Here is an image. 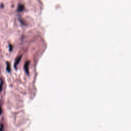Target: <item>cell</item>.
<instances>
[{
    "label": "cell",
    "instance_id": "cell-1",
    "mask_svg": "<svg viewBox=\"0 0 131 131\" xmlns=\"http://www.w3.org/2000/svg\"><path fill=\"white\" fill-rule=\"evenodd\" d=\"M30 63V61H27V62H26V63L24 64V69H25V71L26 72V73L27 74H29V65Z\"/></svg>",
    "mask_w": 131,
    "mask_h": 131
},
{
    "label": "cell",
    "instance_id": "cell-5",
    "mask_svg": "<svg viewBox=\"0 0 131 131\" xmlns=\"http://www.w3.org/2000/svg\"><path fill=\"white\" fill-rule=\"evenodd\" d=\"M2 87H3V81L1 80V84H0V92L2 91Z\"/></svg>",
    "mask_w": 131,
    "mask_h": 131
},
{
    "label": "cell",
    "instance_id": "cell-6",
    "mask_svg": "<svg viewBox=\"0 0 131 131\" xmlns=\"http://www.w3.org/2000/svg\"><path fill=\"white\" fill-rule=\"evenodd\" d=\"M9 49H10V51H11L12 49V46L11 45H9Z\"/></svg>",
    "mask_w": 131,
    "mask_h": 131
},
{
    "label": "cell",
    "instance_id": "cell-3",
    "mask_svg": "<svg viewBox=\"0 0 131 131\" xmlns=\"http://www.w3.org/2000/svg\"><path fill=\"white\" fill-rule=\"evenodd\" d=\"M24 9V5L20 4V5H19L18 7V11L20 12V11H22Z\"/></svg>",
    "mask_w": 131,
    "mask_h": 131
},
{
    "label": "cell",
    "instance_id": "cell-2",
    "mask_svg": "<svg viewBox=\"0 0 131 131\" xmlns=\"http://www.w3.org/2000/svg\"><path fill=\"white\" fill-rule=\"evenodd\" d=\"M21 57H22V55H20V56H19L18 57H16L15 60V62H14V67L16 69V66L17 67L18 64L19 63L21 59Z\"/></svg>",
    "mask_w": 131,
    "mask_h": 131
},
{
    "label": "cell",
    "instance_id": "cell-7",
    "mask_svg": "<svg viewBox=\"0 0 131 131\" xmlns=\"http://www.w3.org/2000/svg\"><path fill=\"white\" fill-rule=\"evenodd\" d=\"M2 108H1V104H0V115H1L2 114Z\"/></svg>",
    "mask_w": 131,
    "mask_h": 131
},
{
    "label": "cell",
    "instance_id": "cell-4",
    "mask_svg": "<svg viewBox=\"0 0 131 131\" xmlns=\"http://www.w3.org/2000/svg\"><path fill=\"white\" fill-rule=\"evenodd\" d=\"M7 70L8 72H10V70H11V68H10V64L9 62H7Z\"/></svg>",
    "mask_w": 131,
    "mask_h": 131
}]
</instances>
